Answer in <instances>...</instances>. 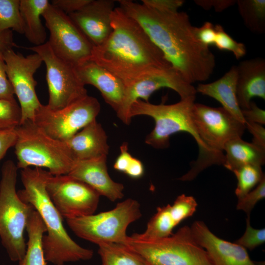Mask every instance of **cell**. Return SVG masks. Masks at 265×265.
I'll use <instances>...</instances> for the list:
<instances>
[{"mask_svg": "<svg viewBox=\"0 0 265 265\" xmlns=\"http://www.w3.org/2000/svg\"><path fill=\"white\" fill-rule=\"evenodd\" d=\"M233 172L238 180L235 194L238 199L252 190L265 177L262 166L256 165L242 166Z\"/></svg>", "mask_w": 265, "mask_h": 265, "instance_id": "cell-29", "label": "cell"}, {"mask_svg": "<svg viewBox=\"0 0 265 265\" xmlns=\"http://www.w3.org/2000/svg\"><path fill=\"white\" fill-rule=\"evenodd\" d=\"M197 203L191 196L184 194L178 196L170 205V212L173 219L177 225L183 220L191 216L195 212Z\"/></svg>", "mask_w": 265, "mask_h": 265, "instance_id": "cell-33", "label": "cell"}, {"mask_svg": "<svg viewBox=\"0 0 265 265\" xmlns=\"http://www.w3.org/2000/svg\"><path fill=\"white\" fill-rule=\"evenodd\" d=\"M14 146L18 169L47 168L53 175L68 174L76 161L66 143L47 134L33 121L26 120L16 127Z\"/></svg>", "mask_w": 265, "mask_h": 265, "instance_id": "cell-5", "label": "cell"}, {"mask_svg": "<svg viewBox=\"0 0 265 265\" xmlns=\"http://www.w3.org/2000/svg\"><path fill=\"white\" fill-rule=\"evenodd\" d=\"M14 91L5 70V63L0 50V99L14 100Z\"/></svg>", "mask_w": 265, "mask_h": 265, "instance_id": "cell-36", "label": "cell"}, {"mask_svg": "<svg viewBox=\"0 0 265 265\" xmlns=\"http://www.w3.org/2000/svg\"><path fill=\"white\" fill-rule=\"evenodd\" d=\"M20 0H0V31L11 30L24 34Z\"/></svg>", "mask_w": 265, "mask_h": 265, "instance_id": "cell-30", "label": "cell"}, {"mask_svg": "<svg viewBox=\"0 0 265 265\" xmlns=\"http://www.w3.org/2000/svg\"><path fill=\"white\" fill-rule=\"evenodd\" d=\"M242 114L246 122L265 124V110L259 107L254 102H251L249 108L242 109Z\"/></svg>", "mask_w": 265, "mask_h": 265, "instance_id": "cell-40", "label": "cell"}, {"mask_svg": "<svg viewBox=\"0 0 265 265\" xmlns=\"http://www.w3.org/2000/svg\"><path fill=\"white\" fill-rule=\"evenodd\" d=\"M142 4L160 11H175L184 4L182 0H142Z\"/></svg>", "mask_w": 265, "mask_h": 265, "instance_id": "cell-39", "label": "cell"}, {"mask_svg": "<svg viewBox=\"0 0 265 265\" xmlns=\"http://www.w3.org/2000/svg\"><path fill=\"white\" fill-rule=\"evenodd\" d=\"M50 172L39 167L21 171L24 188L17 191L20 198L31 205L40 215L47 230L42 239L47 262L54 265L85 261L93 256L91 249L83 248L74 241L63 224V217L50 198L46 183Z\"/></svg>", "mask_w": 265, "mask_h": 265, "instance_id": "cell-3", "label": "cell"}, {"mask_svg": "<svg viewBox=\"0 0 265 265\" xmlns=\"http://www.w3.org/2000/svg\"><path fill=\"white\" fill-rule=\"evenodd\" d=\"M195 3L205 10L213 7L216 12H221L236 3L237 0H197Z\"/></svg>", "mask_w": 265, "mask_h": 265, "instance_id": "cell-44", "label": "cell"}, {"mask_svg": "<svg viewBox=\"0 0 265 265\" xmlns=\"http://www.w3.org/2000/svg\"><path fill=\"white\" fill-rule=\"evenodd\" d=\"M238 71L237 65L218 80L208 83H200L196 88L197 93L212 98L219 102L222 107L237 119L245 123L237 97Z\"/></svg>", "mask_w": 265, "mask_h": 265, "instance_id": "cell-22", "label": "cell"}, {"mask_svg": "<svg viewBox=\"0 0 265 265\" xmlns=\"http://www.w3.org/2000/svg\"><path fill=\"white\" fill-rule=\"evenodd\" d=\"M120 154L117 158L114 165V168L117 171L125 173L128 168L133 157L128 152V144L125 142L120 147Z\"/></svg>", "mask_w": 265, "mask_h": 265, "instance_id": "cell-43", "label": "cell"}, {"mask_svg": "<svg viewBox=\"0 0 265 265\" xmlns=\"http://www.w3.org/2000/svg\"><path fill=\"white\" fill-rule=\"evenodd\" d=\"M26 231L28 236L26 249L24 257L18 262L19 265H47L42 243L47 230L35 210L29 217Z\"/></svg>", "mask_w": 265, "mask_h": 265, "instance_id": "cell-25", "label": "cell"}, {"mask_svg": "<svg viewBox=\"0 0 265 265\" xmlns=\"http://www.w3.org/2000/svg\"><path fill=\"white\" fill-rule=\"evenodd\" d=\"M48 194L63 218L94 214L100 195L87 184L70 175L49 173L46 183Z\"/></svg>", "mask_w": 265, "mask_h": 265, "instance_id": "cell-13", "label": "cell"}, {"mask_svg": "<svg viewBox=\"0 0 265 265\" xmlns=\"http://www.w3.org/2000/svg\"><path fill=\"white\" fill-rule=\"evenodd\" d=\"M91 0H53L51 4L69 15L81 9Z\"/></svg>", "mask_w": 265, "mask_h": 265, "instance_id": "cell-38", "label": "cell"}, {"mask_svg": "<svg viewBox=\"0 0 265 265\" xmlns=\"http://www.w3.org/2000/svg\"><path fill=\"white\" fill-rule=\"evenodd\" d=\"M102 125L93 121L65 142L77 161L107 157L109 147Z\"/></svg>", "mask_w": 265, "mask_h": 265, "instance_id": "cell-21", "label": "cell"}, {"mask_svg": "<svg viewBox=\"0 0 265 265\" xmlns=\"http://www.w3.org/2000/svg\"><path fill=\"white\" fill-rule=\"evenodd\" d=\"M192 113L204 151L191 163L190 170L179 179L182 181L193 180L212 165H223L225 144L232 139L241 137L246 129L244 123L222 107H214L194 103Z\"/></svg>", "mask_w": 265, "mask_h": 265, "instance_id": "cell-4", "label": "cell"}, {"mask_svg": "<svg viewBox=\"0 0 265 265\" xmlns=\"http://www.w3.org/2000/svg\"><path fill=\"white\" fill-rule=\"evenodd\" d=\"M17 47L18 46L14 41L12 30H7L0 31V50L1 51Z\"/></svg>", "mask_w": 265, "mask_h": 265, "instance_id": "cell-46", "label": "cell"}, {"mask_svg": "<svg viewBox=\"0 0 265 265\" xmlns=\"http://www.w3.org/2000/svg\"><path fill=\"white\" fill-rule=\"evenodd\" d=\"M245 125L253 136L252 143L265 149V129L263 125L248 122Z\"/></svg>", "mask_w": 265, "mask_h": 265, "instance_id": "cell-42", "label": "cell"}, {"mask_svg": "<svg viewBox=\"0 0 265 265\" xmlns=\"http://www.w3.org/2000/svg\"><path fill=\"white\" fill-rule=\"evenodd\" d=\"M112 31L101 45L93 47L90 60L123 82L159 69L172 67L142 27L119 7L111 16Z\"/></svg>", "mask_w": 265, "mask_h": 265, "instance_id": "cell-2", "label": "cell"}, {"mask_svg": "<svg viewBox=\"0 0 265 265\" xmlns=\"http://www.w3.org/2000/svg\"><path fill=\"white\" fill-rule=\"evenodd\" d=\"M117 1L186 81L192 84L209 79L215 66V56L197 38L195 26L186 12L158 10L130 0Z\"/></svg>", "mask_w": 265, "mask_h": 265, "instance_id": "cell-1", "label": "cell"}, {"mask_svg": "<svg viewBox=\"0 0 265 265\" xmlns=\"http://www.w3.org/2000/svg\"><path fill=\"white\" fill-rule=\"evenodd\" d=\"M100 110L98 100L87 95L57 110L41 104L33 122L49 136L65 142L96 120Z\"/></svg>", "mask_w": 265, "mask_h": 265, "instance_id": "cell-10", "label": "cell"}, {"mask_svg": "<svg viewBox=\"0 0 265 265\" xmlns=\"http://www.w3.org/2000/svg\"><path fill=\"white\" fill-rule=\"evenodd\" d=\"M122 244L138 254L149 265H213L187 226L159 239H145L137 233L133 234L128 236Z\"/></svg>", "mask_w": 265, "mask_h": 265, "instance_id": "cell-7", "label": "cell"}, {"mask_svg": "<svg viewBox=\"0 0 265 265\" xmlns=\"http://www.w3.org/2000/svg\"><path fill=\"white\" fill-rule=\"evenodd\" d=\"M238 11L245 26L252 32H265V0H237Z\"/></svg>", "mask_w": 265, "mask_h": 265, "instance_id": "cell-27", "label": "cell"}, {"mask_svg": "<svg viewBox=\"0 0 265 265\" xmlns=\"http://www.w3.org/2000/svg\"><path fill=\"white\" fill-rule=\"evenodd\" d=\"M1 52L8 78L19 102L21 123L28 120L33 121L35 112L41 105L36 93L37 83L34 75L43 62V60L35 53L25 56L13 49Z\"/></svg>", "mask_w": 265, "mask_h": 265, "instance_id": "cell-15", "label": "cell"}, {"mask_svg": "<svg viewBox=\"0 0 265 265\" xmlns=\"http://www.w3.org/2000/svg\"><path fill=\"white\" fill-rule=\"evenodd\" d=\"M144 172V169L142 162L133 157L125 173L132 178L138 179L143 176Z\"/></svg>", "mask_w": 265, "mask_h": 265, "instance_id": "cell-45", "label": "cell"}, {"mask_svg": "<svg viewBox=\"0 0 265 265\" xmlns=\"http://www.w3.org/2000/svg\"><path fill=\"white\" fill-rule=\"evenodd\" d=\"M216 36L214 45L218 50L232 52L235 58L239 59L246 53L244 44L235 40L219 24L214 26Z\"/></svg>", "mask_w": 265, "mask_h": 265, "instance_id": "cell-32", "label": "cell"}, {"mask_svg": "<svg viewBox=\"0 0 265 265\" xmlns=\"http://www.w3.org/2000/svg\"><path fill=\"white\" fill-rule=\"evenodd\" d=\"M124 83V101L116 114L126 125H129L131 121L129 112L132 105L139 99L148 102L151 94L160 88L166 87L174 90L181 99L196 97L197 93L196 88L186 81L172 67L153 70Z\"/></svg>", "mask_w": 265, "mask_h": 265, "instance_id": "cell-14", "label": "cell"}, {"mask_svg": "<svg viewBox=\"0 0 265 265\" xmlns=\"http://www.w3.org/2000/svg\"><path fill=\"white\" fill-rule=\"evenodd\" d=\"M49 3L48 0H20L24 34L34 46L46 43L47 33L40 17Z\"/></svg>", "mask_w": 265, "mask_h": 265, "instance_id": "cell-24", "label": "cell"}, {"mask_svg": "<svg viewBox=\"0 0 265 265\" xmlns=\"http://www.w3.org/2000/svg\"><path fill=\"white\" fill-rule=\"evenodd\" d=\"M106 158L104 156L77 161L68 175L87 184L100 196L114 202L123 197L124 186L110 178L107 171Z\"/></svg>", "mask_w": 265, "mask_h": 265, "instance_id": "cell-19", "label": "cell"}, {"mask_svg": "<svg viewBox=\"0 0 265 265\" xmlns=\"http://www.w3.org/2000/svg\"><path fill=\"white\" fill-rule=\"evenodd\" d=\"M195 34L198 40L204 45L209 47L214 45L216 32L214 26L212 23L206 22L199 27L195 26Z\"/></svg>", "mask_w": 265, "mask_h": 265, "instance_id": "cell-37", "label": "cell"}, {"mask_svg": "<svg viewBox=\"0 0 265 265\" xmlns=\"http://www.w3.org/2000/svg\"><path fill=\"white\" fill-rule=\"evenodd\" d=\"M18 169L12 160L6 161L2 166L0 181V238L13 262H19L26 253L24 232L35 210L20 198L16 191Z\"/></svg>", "mask_w": 265, "mask_h": 265, "instance_id": "cell-6", "label": "cell"}, {"mask_svg": "<svg viewBox=\"0 0 265 265\" xmlns=\"http://www.w3.org/2000/svg\"><path fill=\"white\" fill-rule=\"evenodd\" d=\"M17 138L15 129L0 131V161L8 149L15 146Z\"/></svg>", "mask_w": 265, "mask_h": 265, "instance_id": "cell-41", "label": "cell"}, {"mask_svg": "<svg viewBox=\"0 0 265 265\" xmlns=\"http://www.w3.org/2000/svg\"><path fill=\"white\" fill-rule=\"evenodd\" d=\"M115 1L91 0L80 10L68 15L93 47L103 44L112 31L111 16Z\"/></svg>", "mask_w": 265, "mask_h": 265, "instance_id": "cell-17", "label": "cell"}, {"mask_svg": "<svg viewBox=\"0 0 265 265\" xmlns=\"http://www.w3.org/2000/svg\"><path fill=\"white\" fill-rule=\"evenodd\" d=\"M26 49L38 53L46 68L49 100L52 110L62 108L87 95V90L77 77L75 67L56 56L48 42Z\"/></svg>", "mask_w": 265, "mask_h": 265, "instance_id": "cell-12", "label": "cell"}, {"mask_svg": "<svg viewBox=\"0 0 265 265\" xmlns=\"http://www.w3.org/2000/svg\"><path fill=\"white\" fill-rule=\"evenodd\" d=\"M237 97L241 110L249 108L254 97L265 100V60L256 57L237 65Z\"/></svg>", "mask_w": 265, "mask_h": 265, "instance_id": "cell-20", "label": "cell"}, {"mask_svg": "<svg viewBox=\"0 0 265 265\" xmlns=\"http://www.w3.org/2000/svg\"><path fill=\"white\" fill-rule=\"evenodd\" d=\"M141 215L138 202L128 198L111 210L68 219L66 221L76 236L98 245L103 243L123 244L128 237V227Z\"/></svg>", "mask_w": 265, "mask_h": 265, "instance_id": "cell-9", "label": "cell"}, {"mask_svg": "<svg viewBox=\"0 0 265 265\" xmlns=\"http://www.w3.org/2000/svg\"><path fill=\"white\" fill-rule=\"evenodd\" d=\"M75 70L84 85L90 84L95 87L105 101L116 113L118 112L125 95L124 83L120 79L92 60L75 67Z\"/></svg>", "mask_w": 265, "mask_h": 265, "instance_id": "cell-18", "label": "cell"}, {"mask_svg": "<svg viewBox=\"0 0 265 265\" xmlns=\"http://www.w3.org/2000/svg\"><path fill=\"white\" fill-rule=\"evenodd\" d=\"M196 97H189L171 105H155L137 100L131 106V119L137 115H146L155 121V127L145 138V142L156 149H165L169 146L171 135L179 132L189 133L197 142L198 156L204 151L203 145L196 132L192 119V107Z\"/></svg>", "mask_w": 265, "mask_h": 265, "instance_id": "cell-8", "label": "cell"}, {"mask_svg": "<svg viewBox=\"0 0 265 265\" xmlns=\"http://www.w3.org/2000/svg\"><path fill=\"white\" fill-rule=\"evenodd\" d=\"M223 166L233 172L246 165H263L265 163V149L246 142L241 137L229 141L225 145Z\"/></svg>", "mask_w": 265, "mask_h": 265, "instance_id": "cell-23", "label": "cell"}, {"mask_svg": "<svg viewBox=\"0 0 265 265\" xmlns=\"http://www.w3.org/2000/svg\"><path fill=\"white\" fill-rule=\"evenodd\" d=\"M190 229L195 240L207 251L213 265H265L252 261L242 246L217 237L202 221L194 222Z\"/></svg>", "mask_w": 265, "mask_h": 265, "instance_id": "cell-16", "label": "cell"}, {"mask_svg": "<svg viewBox=\"0 0 265 265\" xmlns=\"http://www.w3.org/2000/svg\"><path fill=\"white\" fill-rule=\"evenodd\" d=\"M177 226L170 212V205L158 207L156 213L147 223L145 231L138 236L145 239H155L168 237L172 235Z\"/></svg>", "mask_w": 265, "mask_h": 265, "instance_id": "cell-28", "label": "cell"}, {"mask_svg": "<svg viewBox=\"0 0 265 265\" xmlns=\"http://www.w3.org/2000/svg\"><path fill=\"white\" fill-rule=\"evenodd\" d=\"M265 197V177L255 188L244 196L238 199L237 209L243 211L250 216L251 212L256 203Z\"/></svg>", "mask_w": 265, "mask_h": 265, "instance_id": "cell-35", "label": "cell"}, {"mask_svg": "<svg viewBox=\"0 0 265 265\" xmlns=\"http://www.w3.org/2000/svg\"><path fill=\"white\" fill-rule=\"evenodd\" d=\"M98 246L102 265H149L142 257L122 244L103 243Z\"/></svg>", "mask_w": 265, "mask_h": 265, "instance_id": "cell-26", "label": "cell"}, {"mask_svg": "<svg viewBox=\"0 0 265 265\" xmlns=\"http://www.w3.org/2000/svg\"><path fill=\"white\" fill-rule=\"evenodd\" d=\"M246 221L245 231L242 236L237 240L235 243L245 249L252 250L265 243V229L253 228L250 225V216H247Z\"/></svg>", "mask_w": 265, "mask_h": 265, "instance_id": "cell-34", "label": "cell"}, {"mask_svg": "<svg viewBox=\"0 0 265 265\" xmlns=\"http://www.w3.org/2000/svg\"><path fill=\"white\" fill-rule=\"evenodd\" d=\"M21 121V109L16 100L0 99V131L15 129Z\"/></svg>", "mask_w": 265, "mask_h": 265, "instance_id": "cell-31", "label": "cell"}, {"mask_svg": "<svg viewBox=\"0 0 265 265\" xmlns=\"http://www.w3.org/2000/svg\"><path fill=\"white\" fill-rule=\"evenodd\" d=\"M42 16L50 32L47 42L56 56L75 67L90 60L93 46L68 15L50 2Z\"/></svg>", "mask_w": 265, "mask_h": 265, "instance_id": "cell-11", "label": "cell"}]
</instances>
